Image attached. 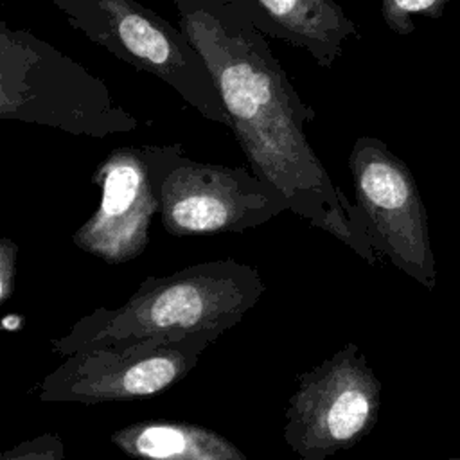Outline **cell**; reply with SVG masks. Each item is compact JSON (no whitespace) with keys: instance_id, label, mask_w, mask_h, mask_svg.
I'll return each mask as SVG.
<instances>
[{"instance_id":"obj_13","label":"cell","mask_w":460,"mask_h":460,"mask_svg":"<svg viewBox=\"0 0 460 460\" xmlns=\"http://www.w3.org/2000/svg\"><path fill=\"white\" fill-rule=\"evenodd\" d=\"M65 444L56 433H43L34 438H27L14 447L4 451L0 460H63Z\"/></svg>"},{"instance_id":"obj_1","label":"cell","mask_w":460,"mask_h":460,"mask_svg":"<svg viewBox=\"0 0 460 460\" xmlns=\"http://www.w3.org/2000/svg\"><path fill=\"white\" fill-rule=\"evenodd\" d=\"M178 27L210 70L248 167L288 201L289 210L347 244L374 266L363 214L334 185L305 126L316 111L304 102L264 34L237 7L208 0H172Z\"/></svg>"},{"instance_id":"obj_2","label":"cell","mask_w":460,"mask_h":460,"mask_svg":"<svg viewBox=\"0 0 460 460\" xmlns=\"http://www.w3.org/2000/svg\"><path fill=\"white\" fill-rule=\"evenodd\" d=\"M264 291L259 270L235 259L149 275L122 305L97 307L81 316L66 334L52 338L50 347L66 358L77 350L151 338L221 336L257 305Z\"/></svg>"},{"instance_id":"obj_5","label":"cell","mask_w":460,"mask_h":460,"mask_svg":"<svg viewBox=\"0 0 460 460\" xmlns=\"http://www.w3.org/2000/svg\"><path fill=\"white\" fill-rule=\"evenodd\" d=\"M72 29L172 88L201 117L230 126L208 66L180 27L137 0H49Z\"/></svg>"},{"instance_id":"obj_6","label":"cell","mask_w":460,"mask_h":460,"mask_svg":"<svg viewBox=\"0 0 460 460\" xmlns=\"http://www.w3.org/2000/svg\"><path fill=\"white\" fill-rule=\"evenodd\" d=\"M381 383L356 343L298 374L284 411V440L298 460L354 447L377 424Z\"/></svg>"},{"instance_id":"obj_11","label":"cell","mask_w":460,"mask_h":460,"mask_svg":"<svg viewBox=\"0 0 460 460\" xmlns=\"http://www.w3.org/2000/svg\"><path fill=\"white\" fill-rule=\"evenodd\" d=\"M110 442L133 460H248L225 435L181 420L131 422L113 431Z\"/></svg>"},{"instance_id":"obj_9","label":"cell","mask_w":460,"mask_h":460,"mask_svg":"<svg viewBox=\"0 0 460 460\" xmlns=\"http://www.w3.org/2000/svg\"><path fill=\"white\" fill-rule=\"evenodd\" d=\"M101 199L95 212L72 234L84 253L119 266L144 253L149 226L158 214L144 146L113 149L93 171Z\"/></svg>"},{"instance_id":"obj_7","label":"cell","mask_w":460,"mask_h":460,"mask_svg":"<svg viewBox=\"0 0 460 460\" xmlns=\"http://www.w3.org/2000/svg\"><path fill=\"white\" fill-rule=\"evenodd\" d=\"M217 338L190 334L77 350L38 381L32 394L43 402L81 404L149 399L181 381Z\"/></svg>"},{"instance_id":"obj_12","label":"cell","mask_w":460,"mask_h":460,"mask_svg":"<svg viewBox=\"0 0 460 460\" xmlns=\"http://www.w3.org/2000/svg\"><path fill=\"white\" fill-rule=\"evenodd\" d=\"M447 2L449 0H379L381 18L392 32L408 36L415 31V14L440 18Z\"/></svg>"},{"instance_id":"obj_3","label":"cell","mask_w":460,"mask_h":460,"mask_svg":"<svg viewBox=\"0 0 460 460\" xmlns=\"http://www.w3.org/2000/svg\"><path fill=\"white\" fill-rule=\"evenodd\" d=\"M0 119L104 138L138 128L102 79L25 29L0 23Z\"/></svg>"},{"instance_id":"obj_8","label":"cell","mask_w":460,"mask_h":460,"mask_svg":"<svg viewBox=\"0 0 460 460\" xmlns=\"http://www.w3.org/2000/svg\"><path fill=\"white\" fill-rule=\"evenodd\" d=\"M354 203L377 255L426 289L437 286L424 201L410 167L376 137H359L349 153Z\"/></svg>"},{"instance_id":"obj_14","label":"cell","mask_w":460,"mask_h":460,"mask_svg":"<svg viewBox=\"0 0 460 460\" xmlns=\"http://www.w3.org/2000/svg\"><path fill=\"white\" fill-rule=\"evenodd\" d=\"M18 244L11 237L0 239V304L14 295Z\"/></svg>"},{"instance_id":"obj_4","label":"cell","mask_w":460,"mask_h":460,"mask_svg":"<svg viewBox=\"0 0 460 460\" xmlns=\"http://www.w3.org/2000/svg\"><path fill=\"white\" fill-rule=\"evenodd\" d=\"M164 230L174 237L243 234L289 210L250 167L198 162L181 144H144Z\"/></svg>"},{"instance_id":"obj_16","label":"cell","mask_w":460,"mask_h":460,"mask_svg":"<svg viewBox=\"0 0 460 460\" xmlns=\"http://www.w3.org/2000/svg\"><path fill=\"white\" fill-rule=\"evenodd\" d=\"M449 460H460V456H451Z\"/></svg>"},{"instance_id":"obj_10","label":"cell","mask_w":460,"mask_h":460,"mask_svg":"<svg viewBox=\"0 0 460 460\" xmlns=\"http://www.w3.org/2000/svg\"><path fill=\"white\" fill-rule=\"evenodd\" d=\"M252 23L264 34L304 49L322 68L343 54V43L358 38V25L334 0H250Z\"/></svg>"},{"instance_id":"obj_15","label":"cell","mask_w":460,"mask_h":460,"mask_svg":"<svg viewBox=\"0 0 460 460\" xmlns=\"http://www.w3.org/2000/svg\"><path fill=\"white\" fill-rule=\"evenodd\" d=\"M208 2H217L221 5H228V7H237L241 9L248 18L252 16V5L250 0H208Z\"/></svg>"}]
</instances>
